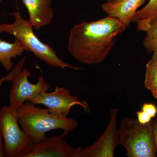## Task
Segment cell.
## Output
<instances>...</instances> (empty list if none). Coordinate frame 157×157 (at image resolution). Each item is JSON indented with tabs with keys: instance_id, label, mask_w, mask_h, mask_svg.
I'll list each match as a JSON object with an SVG mask.
<instances>
[{
	"instance_id": "6da1fadb",
	"label": "cell",
	"mask_w": 157,
	"mask_h": 157,
	"mask_svg": "<svg viewBox=\"0 0 157 157\" xmlns=\"http://www.w3.org/2000/svg\"><path fill=\"white\" fill-rule=\"evenodd\" d=\"M126 28L119 20L108 15L94 21H82L70 29L68 52L82 63L99 64L105 60Z\"/></svg>"
},
{
	"instance_id": "7a4b0ae2",
	"label": "cell",
	"mask_w": 157,
	"mask_h": 157,
	"mask_svg": "<svg viewBox=\"0 0 157 157\" xmlns=\"http://www.w3.org/2000/svg\"><path fill=\"white\" fill-rule=\"evenodd\" d=\"M16 110L20 126L35 143L45 139L47 132L56 129L63 130L61 135L65 137L78 125L76 120L53 115L47 108L36 107L28 101Z\"/></svg>"
},
{
	"instance_id": "3957f363",
	"label": "cell",
	"mask_w": 157,
	"mask_h": 157,
	"mask_svg": "<svg viewBox=\"0 0 157 157\" xmlns=\"http://www.w3.org/2000/svg\"><path fill=\"white\" fill-rule=\"evenodd\" d=\"M14 22L11 24H0V33H6L15 37L22 43L25 51L30 52L37 58L53 68H70L81 70L64 62L58 56L56 52L50 45L43 43L36 36L33 27L29 21L23 18L19 11H14Z\"/></svg>"
},
{
	"instance_id": "277c9868",
	"label": "cell",
	"mask_w": 157,
	"mask_h": 157,
	"mask_svg": "<svg viewBox=\"0 0 157 157\" xmlns=\"http://www.w3.org/2000/svg\"><path fill=\"white\" fill-rule=\"evenodd\" d=\"M119 145L123 147L129 157H155L157 150L152 122L143 124L137 119H122L118 128Z\"/></svg>"
},
{
	"instance_id": "5b68a950",
	"label": "cell",
	"mask_w": 157,
	"mask_h": 157,
	"mask_svg": "<svg viewBox=\"0 0 157 157\" xmlns=\"http://www.w3.org/2000/svg\"><path fill=\"white\" fill-rule=\"evenodd\" d=\"M19 126L16 109L10 105L0 108V131L5 157H25L33 146V140Z\"/></svg>"
},
{
	"instance_id": "8992f818",
	"label": "cell",
	"mask_w": 157,
	"mask_h": 157,
	"mask_svg": "<svg viewBox=\"0 0 157 157\" xmlns=\"http://www.w3.org/2000/svg\"><path fill=\"white\" fill-rule=\"evenodd\" d=\"M118 110H110L109 122L104 133L91 145L75 148L71 157H113L118 142Z\"/></svg>"
},
{
	"instance_id": "52a82bcc",
	"label": "cell",
	"mask_w": 157,
	"mask_h": 157,
	"mask_svg": "<svg viewBox=\"0 0 157 157\" xmlns=\"http://www.w3.org/2000/svg\"><path fill=\"white\" fill-rule=\"evenodd\" d=\"M28 101L35 105H44L52 114L63 117H67L71 108L75 105L81 106L86 112L90 111L86 101L73 95L66 87L56 86L53 92H44Z\"/></svg>"
},
{
	"instance_id": "ba28073f",
	"label": "cell",
	"mask_w": 157,
	"mask_h": 157,
	"mask_svg": "<svg viewBox=\"0 0 157 157\" xmlns=\"http://www.w3.org/2000/svg\"><path fill=\"white\" fill-rule=\"evenodd\" d=\"M31 76L28 69L23 68L12 81L9 95L10 106L17 109L30 99L44 92L48 91L50 84L45 80L41 72L36 83H31L29 78Z\"/></svg>"
},
{
	"instance_id": "9c48e42d",
	"label": "cell",
	"mask_w": 157,
	"mask_h": 157,
	"mask_svg": "<svg viewBox=\"0 0 157 157\" xmlns=\"http://www.w3.org/2000/svg\"><path fill=\"white\" fill-rule=\"evenodd\" d=\"M74 149L61 135H56L34 144L25 157H71Z\"/></svg>"
},
{
	"instance_id": "30bf717a",
	"label": "cell",
	"mask_w": 157,
	"mask_h": 157,
	"mask_svg": "<svg viewBox=\"0 0 157 157\" xmlns=\"http://www.w3.org/2000/svg\"><path fill=\"white\" fill-rule=\"evenodd\" d=\"M147 0H119L107 1L101 5V9L108 16L119 20L129 26L139 8Z\"/></svg>"
},
{
	"instance_id": "8fae6325",
	"label": "cell",
	"mask_w": 157,
	"mask_h": 157,
	"mask_svg": "<svg viewBox=\"0 0 157 157\" xmlns=\"http://www.w3.org/2000/svg\"><path fill=\"white\" fill-rule=\"evenodd\" d=\"M29 14V22L34 29L39 30L50 24L54 11L52 0H22Z\"/></svg>"
},
{
	"instance_id": "7c38bea8",
	"label": "cell",
	"mask_w": 157,
	"mask_h": 157,
	"mask_svg": "<svg viewBox=\"0 0 157 157\" xmlns=\"http://www.w3.org/2000/svg\"><path fill=\"white\" fill-rule=\"evenodd\" d=\"M25 48L22 43L15 38L13 43L0 39V63L7 71H11L14 68L12 59L22 55Z\"/></svg>"
},
{
	"instance_id": "4fadbf2b",
	"label": "cell",
	"mask_w": 157,
	"mask_h": 157,
	"mask_svg": "<svg viewBox=\"0 0 157 157\" xmlns=\"http://www.w3.org/2000/svg\"><path fill=\"white\" fill-rule=\"evenodd\" d=\"M157 18V0H149L142 9L135 14L133 22L137 24V29L144 31L152 21Z\"/></svg>"
},
{
	"instance_id": "5bb4252c",
	"label": "cell",
	"mask_w": 157,
	"mask_h": 157,
	"mask_svg": "<svg viewBox=\"0 0 157 157\" xmlns=\"http://www.w3.org/2000/svg\"><path fill=\"white\" fill-rule=\"evenodd\" d=\"M144 85L151 91L157 87V52L153 53L151 59L147 63Z\"/></svg>"
},
{
	"instance_id": "9a60e30c",
	"label": "cell",
	"mask_w": 157,
	"mask_h": 157,
	"mask_svg": "<svg viewBox=\"0 0 157 157\" xmlns=\"http://www.w3.org/2000/svg\"><path fill=\"white\" fill-rule=\"evenodd\" d=\"M144 32L146 33L143 45L147 53L157 52V18L152 21Z\"/></svg>"
},
{
	"instance_id": "2e32d148",
	"label": "cell",
	"mask_w": 157,
	"mask_h": 157,
	"mask_svg": "<svg viewBox=\"0 0 157 157\" xmlns=\"http://www.w3.org/2000/svg\"><path fill=\"white\" fill-rule=\"evenodd\" d=\"M25 60V57L22 58L17 64L15 65V67H14L12 70L10 71L9 74H8L7 76L0 78V87L2 86L4 82L13 81L15 77L23 69Z\"/></svg>"
},
{
	"instance_id": "e0dca14e",
	"label": "cell",
	"mask_w": 157,
	"mask_h": 157,
	"mask_svg": "<svg viewBox=\"0 0 157 157\" xmlns=\"http://www.w3.org/2000/svg\"><path fill=\"white\" fill-rule=\"evenodd\" d=\"M141 110L151 118L155 117L157 113V107L152 103H145L141 107Z\"/></svg>"
},
{
	"instance_id": "ac0fdd59",
	"label": "cell",
	"mask_w": 157,
	"mask_h": 157,
	"mask_svg": "<svg viewBox=\"0 0 157 157\" xmlns=\"http://www.w3.org/2000/svg\"><path fill=\"white\" fill-rule=\"evenodd\" d=\"M136 114L137 121L140 124H145L151 121L152 118L142 110L137 111Z\"/></svg>"
},
{
	"instance_id": "d6986e66",
	"label": "cell",
	"mask_w": 157,
	"mask_h": 157,
	"mask_svg": "<svg viewBox=\"0 0 157 157\" xmlns=\"http://www.w3.org/2000/svg\"><path fill=\"white\" fill-rule=\"evenodd\" d=\"M153 132L157 151V119L152 122Z\"/></svg>"
},
{
	"instance_id": "ffe728a7",
	"label": "cell",
	"mask_w": 157,
	"mask_h": 157,
	"mask_svg": "<svg viewBox=\"0 0 157 157\" xmlns=\"http://www.w3.org/2000/svg\"><path fill=\"white\" fill-rule=\"evenodd\" d=\"M3 141L2 135L0 131V157H5L4 154V143H3Z\"/></svg>"
},
{
	"instance_id": "44dd1931",
	"label": "cell",
	"mask_w": 157,
	"mask_h": 157,
	"mask_svg": "<svg viewBox=\"0 0 157 157\" xmlns=\"http://www.w3.org/2000/svg\"><path fill=\"white\" fill-rule=\"evenodd\" d=\"M152 94L154 98L157 99V87L151 91Z\"/></svg>"
},
{
	"instance_id": "7402d4cb",
	"label": "cell",
	"mask_w": 157,
	"mask_h": 157,
	"mask_svg": "<svg viewBox=\"0 0 157 157\" xmlns=\"http://www.w3.org/2000/svg\"><path fill=\"white\" fill-rule=\"evenodd\" d=\"M106 1H113V0H106ZM115 1H119V0H115Z\"/></svg>"
},
{
	"instance_id": "603a6c76",
	"label": "cell",
	"mask_w": 157,
	"mask_h": 157,
	"mask_svg": "<svg viewBox=\"0 0 157 157\" xmlns=\"http://www.w3.org/2000/svg\"><path fill=\"white\" fill-rule=\"evenodd\" d=\"M2 2V0H0V3L1 2Z\"/></svg>"
}]
</instances>
